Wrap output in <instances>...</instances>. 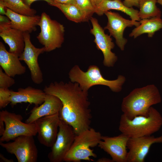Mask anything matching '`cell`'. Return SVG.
I'll return each instance as SVG.
<instances>
[{
	"mask_svg": "<svg viewBox=\"0 0 162 162\" xmlns=\"http://www.w3.org/2000/svg\"><path fill=\"white\" fill-rule=\"evenodd\" d=\"M43 90L61 100L62 106L59 112L60 119L73 128L76 135L90 128L92 116L88 91L71 81L51 82Z\"/></svg>",
	"mask_w": 162,
	"mask_h": 162,
	"instance_id": "obj_1",
	"label": "cell"
},
{
	"mask_svg": "<svg viewBox=\"0 0 162 162\" xmlns=\"http://www.w3.org/2000/svg\"><path fill=\"white\" fill-rule=\"evenodd\" d=\"M157 88L150 85L133 90L123 99L121 110L129 119L138 116H148L150 107L161 102Z\"/></svg>",
	"mask_w": 162,
	"mask_h": 162,
	"instance_id": "obj_2",
	"label": "cell"
},
{
	"mask_svg": "<svg viewBox=\"0 0 162 162\" xmlns=\"http://www.w3.org/2000/svg\"><path fill=\"white\" fill-rule=\"evenodd\" d=\"M162 126V116L151 106L147 116H138L129 119L124 115L121 116L118 129L130 137L150 136L158 131Z\"/></svg>",
	"mask_w": 162,
	"mask_h": 162,
	"instance_id": "obj_3",
	"label": "cell"
},
{
	"mask_svg": "<svg viewBox=\"0 0 162 162\" xmlns=\"http://www.w3.org/2000/svg\"><path fill=\"white\" fill-rule=\"evenodd\" d=\"M68 75L70 81L78 83L81 88L86 91L95 85H102L108 87L113 92H119L126 80L124 76L121 75L115 80L106 79L102 75L99 68L94 65L89 66L86 72L76 65L70 69Z\"/></svg>",
	"mask_w": 162,
	"mask_h": 162,
	"instance_id": "obj_4",
	"label": "cell"
},
{
	"mask_svg": "<svg viewBox=\"0 0 162 162\" xmlns=\"http://www.w3.org/2000/svg\"><path fill=\"white\" fill-rule=\"evenodd\" d=\"M100 133L92 128L86 130L76 135L73 143L65 156L64 161L80 162L81 160H92L90 157H97L96 154L91 149L98 146L101 140Z\"/></svg>",
	"mask_w": 162,
	"mask_h": 162,
	"instance_id": "obj_5",
	"label": "cell"
},
{
	"mask_svg": "<svg viewBox=\"0 0 162 162\" xmlns=\"http://www.w3.org/2000/svg\"><path fill=\"white\" fill-rule=\"evenodd\" d=\"M38 24L40 32L37 37L45 52H50L62 46L64 42V27L57 21L52 19L45 12L42 13Z\"/></svg>",
	"mask_w": 162,
	"mask_h": 162,
	"instance_id": "obj_6",
	"label": "cell"
},
{
	"mask_svg": "<svg viewBox=\"0 0 162 162\" xmlns=\"http://www.w3.org/2000/svg\"><path fill=\"white\" fill-rule=\"evenodd\" d=\"M0 119L4 122L5 126L0 142H9L20 136H34L37 134L35 122L29 123L23 122V117L20 115L3 110L0 112Z\"/></svg>",
	"mask_w": 162,
	"mask_h": 162,
	"instance_id": "obj_7",
	"label": "cell"
},
{
	"mask_svg": "<svg viewBox=\"0 0 162 162\" xmlns=\"http://www.w3.org/2000/svg\"><path fill=\"white\" fill-rule=\"evenodd\" d=\"M0 146L9 153L13 154L18 162H36L38 150L33 136H19L12 142H0Z\"/></svg>",
	"mask_w": 162,
	"mask_h": 162,
	"instance_id": "obj_8",
	"label": "cell"
},
{
	"mask_svg": "<svg viewBox=\"0 0 162 162\" xmlns=\"http://www.w3.org/2000/svg\"><path fill=\"white\" fill-rule=\"evenodd\" d=\"M76 134L73 128L60 120L56 141L48 155L51 162H62L70 149Z\"/></svg>",
	"mask_w": 162,
	"mask_h": 162,
	"instance_id": "obj_9",
	"label": "cell"
},
{
	"mask_svg": "<svg viewBox=\"0 0 162 162\" xmlns=\"http://www.w3.org/2000/svg\"><path fill=\"white\" fill-rule=\"evenodd\" d=\"M25 46L23 51L19 56L20 61H23L28 66L32 80L35 84H39L43 81V75L38 63L39 56L45 52L44 47L38 48L32 43L30 33H23Z\"/></svg>",
	"mask_w": 162,
	"mask_h": 162,
	"instance_id": "obj_10",
	"label": "cell"
},
{
	"mask_svg": "<svg viewBox=\"0 0 162 162\" xmlns=\"http://www.w3.org/2000/svg\"><path fill=\"white\" fill-rule=\"evenodd\" d=\"M90 20L92 26L90 32L95 37L94 41L97 48L101 50L103 54V64L107 67H113L118 58L111 51V50L114 47L115 44L110 35L105 33L104 30L96 18L92 17Z\"/></svg>",
	"mask_w": 162,
	"mask_h": 162,
	"instance_id": "obj_11",
	"label": "cell"
},
{
	"mask_svg": "<svg viewBox=\"0 0 162 162\" xmlns=\"http://www.w3.org/2000/svg\"><path fill=\"white\" fill-rule=\"evenodd\" d=\"M162 143L161 136L153 135L130 137L127 142L128 151L127 162H144L150 148L153 144Z\"/></svg>",
	"mask_w": 162,
	"mask_h": 162,
	"instance_id": "obj_12",
	"label": "cell"
},
{
	"mask_svg": "<svg viewBox=\"0 0 162 162\" xmlns=\"http://www.w3.org/2000/svg\"><path fill=\"white\" fill-rule=\"evenodd\" d=\"M104 14L107 18L108 22L104 29L108 30L110 35L115 39L117 45L121 50H124L127 42V40L123 37L125 29L133 26L137 27L140 25V22L126 19L118 13L109 10Z\"/></svg>",
	"mask_w": 162,
	"mask_h": 162,
	"instance_id": "obj_13",
	"label": "cell"
},
{
	"mask_svg": "<svg viewBox=\"0 0 162 162\" xmlns=\"http://www.w3.org/2000/svg\"><path fill=\"white\" fill-rule=\"evenodd\" d=\"M130 137L123 133L116 136H102L98 146L111 156L113 162H127V142Z\"/></svg>",
	"mask_w": 162,
	"mask_h": 162,
	"instance_id": "obj_14",
	"label": "cell"
},
{
	"mask_svg": "<svg viewBox=\"0 0 162 162\" xmlns=\"http://www.w3.org/2000/svg\"><path fill=\"white\" fill-rule=\"evenodd\" d=\"M60 120L58 113L40 118L35 122L40 144L47 147L52 146L56 138Z\"/></svg>",
	"mask_w": 162,
	"mask_h": 162,
	"instance_id": "obj_15",
	"label": "cell"
},
{
	"mask_svg": "<svg viewBox=\"0 0 162 162\" xmlns=\"http://www.w3.org/2000/svg\"><path fill=\"white\" fill-rule=\"evenodd\" d=\"M10 22H0V36L9 46L8 51L19 57L25 46L23 33L12 28Z\"/></svg>",
	"mask_w": 162,
	"mask_h": 162,
	"instance_id": "obj_16",
	"label": "cell"
},
{
	"mask_svg": "<svg viewBox=\"0 0 162 162\" xmlns=\"http://www.w3.org/2000/svg\"><path fill=\"white\" fill-rule=\"evenodd\" d=\"M62 106V102L58 97L46 94L44 102L40 106H35L32 108L25 122L33 123L40 118L59 113Z\"/></svg>",
	"mask_w": 162,
	"mask_h": 162,
	"instance_id": "obj_17",
	"label": "cell"
},
{
	"mask_svg": "<svg viewBox=\"0 0 162 162\" xmlns=\"http://www.w3.org/2000/svg\"><path fill=\"white\" fill-rule=\"evenodd\" d=\"M10 105L12 107L18 103H28L38 106L44 101L46 93L44 90L31 86L19 88L17 91L10 90Z\"/></svg>",
	"mask_w": 162,
	"mask_h": 162,
	"instance_id": "obj_18",
	"label": "cell"
},
{
	"mask_svg": "<svg viewBox=\"0 0 162 162\" xmlns=\"http://www.w3.org/2000/svg\"><path fill=\"white\" fill-rule=\"evenodd\" d=\"M0 66L6 74L12 77L23 74L26 71L19 56L8 51L2 42H0Z\"/></svg>",
	"mask_w": 162,
	"mask_h": 162,
	"instance_id": "obj_19",
	"label": "cell"
},
{
	"mask_svg": "<svg viewBox=\"0 0 162 162\" xmlns=\"http://www.w3.org/2000/svg\"><path fill=\"white\" fill-rule=\"evenodd\" d=\"M5 15L9 19L12 28L23 33H29L36 30L41 17L38 15L28 16L18 14L7 8Z\"/></svg>",
	"mask_w": 162,
	"mask_h": 162,
	"instance_id": "obj_20",
	"label": "cell"
},
{
	"mask_svg": "<svg viewBox=\"0 0 162 162\" xmlns=\"http://www.w3.org/2000/svg\"><path fill=\"white\" fill-rule=\"evenodd\" d=\"M120 11L128 15L131 20L140 21L139 11L126 6L121 0H104L95 8V13L101 16L110 10Z\"/></svg>",
	"mask_w": 162,
	"mask_h": 162,
	"instance_id": "obj_21",
	"label": "cell"
},
{
	"mask_svg": "<svg viewBox=\"0 0 162 162\" xmlns=\"http://www.w3.org/2000/svg\"><path fill=\"white\" fill-rule=\"evenodd\" d=\"M140 24L134 28L129 36L136 38L145 33L149 38L152 37L155 33L162 28V19L160 17L144 19L140 21Z\"/></svg>",
	"mask_w": 162,
	"mask_h": 162,
	"instance_id": "obj_22",
	"label": "cell"
},
{
	"mask_svg": "<svg viewBox=\"0 0 162 162\" xmlns=\"http://www.w3.org/2000/svg\"><path fill=\"white\" fill-rule=\"evenodd\" d=\"M51 5L59 9L68 19L76 23L87 21L93 15L80 9L75 5L62 4L53 1Z\"/></svg>",
	"mask_w": 162,
	"mask_h": 162,
	"instance_id": "obj_23",
	"label": "cell"
},
{
	"mask_svg": "<svg viewBox=\"0 0 162 162\" xmlns=\"http://www.w3.org/2000/svg\"><path fill=\"white\" fill-rule=\"evenodd\" d=\"M157 0H140L138 15L141 20L154 17H161V12L156 5Z\"/></svg>",
	"mask_w": 162,
	"mask_h": 162,
	"instance_id": "obj_24",
	"label": "cell"
},
{
	"mask_svg": "<svg viewBox=\"0 0 162 162\" xmlns=\"http://www.w3.org/2000/svg\"><path fill=\"white\" fill-rule=\"evenodd\" d=\"M0 4L13 11L21 14L33 16L37 11L25 4L22 0H0Z\"/></svg>",
	"mask_w": 162,
	"mask_h": 162,
	"instance_id": "obj_25",
	"label": "cell"
},
{
	"mask_svg": "<svg viewBox=\"0 0 162 162\" xmlns=\"http://www.w3.org/2000/svg\"><path fill=\"white\" fill-rule=\"evenodd\" d=\"M2 70L0 67V88H8L15 83V80Z\"/></svg>",
	"mask_w": 162,
	"mask_h": 162,
	"instance_id": "obj_26",
	"label": "cell"
},
{
	"mask_svg": "<svg viewBox=\"0 0 162 162\" xmlns=\"http://www.w3.org/2000/svg\"><path fill=\"white\" fill-rule=\"evenodd\" d=\"M10 90L0 88V109L5 107L10 103Z\"/></svg>",
	"mask_w": 162,
	"mask_h": 162,
	"instance_id": "obj_27",
	"label": "cell"
},
{
	"mask_svg": "<svg viewBox=\"0 0 162 162\" xmlns=\"http://www.w3.org/2000/svg\"><path fill=\"white\" fill-rule=\"evenodd\" d=\"M76 5L80 9L92 14L95 8L90 0H76Z\"/></svg>",
	"mask_w": 162,
	"mask_h": 162,
	"instance_id": "obj_28",
	"label": "cell"
},
{
	"mask_svg": "<svg viewBox=\"0 0 162 162\" xmlns=\"http://www.w3.org/2000/svg\"><path fill=\"white\" fill-rule=\"evenodd\" d=\"M140 0H124L123 2L124 4L128 8H132L135 6L139 8V4Z\"/></svg>",
	"mask_w": 162,
	"mask_h": 162,
	"instance_id": "obj_29",
	"label": "cell"
},
{
	"mask_svg": "<svg viewBox=\"0 0 162 162\" xmlns=\"http://www.w3.org/2000/svg\"><path fill=\"white\" fill-rule=\"evenodd\" d=\"M24 3L28 6L30 7L31 5L34 2L38 0H43L47 2L51 5L53 3V1L52 0H22Z\"/></svg>",
	"mask_w": 162,
	"mask_h": 162,
	"instance_id": "obj_30",
	"label": "cell"
},
{
	"mask_svg": "<svg viewBox=\"0 0 162 162\" xmlns=\"http://www.w3.org/2000/svg\"><path fill=\"white\" fill-rule=\"evenodd\" d=\"M52 1L61 4H72L76 5V0H52Z\"/></svg>",
	"mask_w": 162,
	"mask_h": 162,
	"instance_id": "obj_31",
	"label": "cell"
},
{
	"mask_svg": "<svg viewBox=\"0 0 162 162\" xmlns=\"http://www.w3.org/2000/svg\"><path fill=\"white\" fill-rule=\"evenodd\" d=\"M4 123L1 119H0V136H2L3 134L5 129Z\"/></svg>",
	"mask_w": 162,
	"mask_h": 162,
	"instance_id": "obj_32",
	"label": "cell"
},
{
	"mask_svg": "<svg viewBox=\"0 0 162 162\" xmlns=\"http://www.w3.org/2000/svg\"><path fill=\"white\" fill-rule=\"evenodd\" d=\"M0 161L4 162H13L12 159H9L5 157L2 154H0Z\"/></svg>",
	"mask_w": 162,
	"mask_h": 162,
	"instance_id": "obj_33",
	"label": "cell"
},
{
	"mask_svg": "<svg viewBox=\"0 0 162 162\" xmlns=\"http://www.w3.org/2000/svg\"><path fill=\"white\" fill-rule=\"evenodd\" d=\"M94 8L104 0H90Z\"/></svg>",
	"mask_w": 162,
	"mask_h": 162,
	"instance_id": "obj_34",
	"label": "cell"
},
{
	"mask_svg": "<svg viewBox=\"0 0 162 162\" xmlns=\"http://www.w3.org/2000/svg\"><path fill=\"white\" fill-rule=\"evenodd\" d=\"M97 162H113V160L111 159L106 158H102L99 159L97 160Z\"/></svg>",
	"mask_w": 162,
	"mask_h": 162,
	"instance_id": "obj_35",
	"label": "cell"
},
{
	"mask_svg": "<svg viewBox=\"0 0 162 162\" xmlns=\"http://www.w3.org/2000/svg\"><path fill=\"white\" fill-rule=\"evenodd\" d=\"M8 18H7L3 15H0V22H8L10 21V20H8Z\"/></svg>",
	"mask_w": 162,
	"mask_h": 162,
	"instance_id": "obj_36",
	"label": "cell"
},
{
	"mask_svg": "<svg viewBox=\"0 0 162 162\" xmlns=\"http://www.w3.org/2000/svg\"><path fill=\"white\" fill-rule=\"evenodd\" d=\"M5 8H6L2 4H0V14L1 15H5L6 10H5Z\"/></svg>",
	"mask_w": 162,
	"mask_h": 162,
	"instance_id": "obj_37",
	"label": "cell"
},
{
	"mask_svg": "<svg viewBox=\"0 0 162 162\" xmlns=\"http://www.w3.org/2000/svg\"><path fill=\"white\" fill-rule=\"evenodd\" d=\"M157 3L162 5V0H157Z\"/></svg>",
	"mask_w": 162,
	"mask_h": 162,
	"instance_id": "obj_38",
	"label": "cell"
},
{
	"mask_svg": "<svg viewBox=\"0 0 162 162\" xmlns=\"http://www.w3.org/2000/svg\"><path fill=\"white\" fill-rule=\"evenodd\" d=\"M161 136L162 139V135Z\"/></svg>",
	"mask_w": 162,
	"mask_h": 162,
	"instance_id": "obj_39",
	"label": "cell"
}]
</instances>
